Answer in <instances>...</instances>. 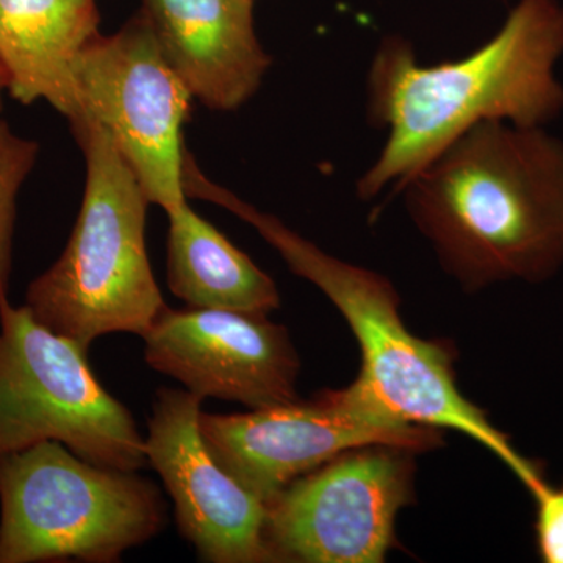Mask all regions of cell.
Masks as SVG:
<instances>
[{
  "instance_id": "cell-1",
  "label": "cell",
  "mask_w": 563,
  "mask_h": 563,
  "mask_svg": "<svg viewBox=\"0 0 563 563\" xmlns=\"http://www.w3.org/2000/svg\"><path fill=\"white\" fill-rule=\"evenodd\" d=\"M563 5L518 0L501 29L461 60L426 66L413 44L388 36L377 47L366 81V113L387 140L357 181L363 201L376 198L432 161L474 125L504 121L544 128L561 117Z\"/></svg>"
},
{
  "instance_id": "cell-11",
  "label": "cell",
  "mask_w": 563,
  "mask_h": 563,
  "mask_svg": "<svg viewBox=\"0 0 563 563\" xmlns=\"http://www.w3.org/2000/svg\"><path fill=\"white\" fill-rule=\"evenodd\" d=\"M203 399L163 387L152 404L146 461L172 496L177 526L203 562L268 563L266 506L217 462L203 442Z\"/></svg>"
},
{
  "instance_id": "cell-9",
  "label": "cell",
  "mask_w": 563,
  "mask_h": 563,
  "mask_svg": "<svg viewBox=\"0 0 563 563\" xmlns=\"http://www.w3.org/2000/svg\"><path fill=\"white\" fill-rule=\"evenodd\" d=\"M415 453L373 444L336 455L265 503L276 562L380 563L415 499Z\"/></svg>"
},
{
  "instance_id": "cell-14",
  "label": "cell",
  "mask_w": 563,
  "mask_h": 563,
  "mask_svg": "<svg viewBox=\"0 0 563 563\" xmlns=\"http://www.w3.org/2000/svg\"><path fill=\"white\" fill-rule=\"evenodd\" d=\"M168 287L192 309L268 317L279 309L276 282L188 202L168 211Z\"/></svg>"
},
{
  "instance_id": "cell-15",
  "label": "cell",
  "mask_w": 563,
  "mask_h": 563,
  "mask_svg": "<svg viewBox=\"0 0 563 563\" xmlns=\"http://www.w3.org/2000/svg\"><path fill=\"white\" fill-rule=\"evenodd\" d=\"M38 155L40 144L35 140L18 135L0 118V306L10 301L18 195Z\"/></svg>"
},
{
  "instance_id": "cell-13",
  "label": "cell",
  "mask_w": 563,
  "mask_h": 563,
  "mask_svg": "<svg viewBox=\"0 0 563 563\" xmlns=\"http://www.w3.org/2000/svg\"><path fill=\"white\" fill-rule=\"evenodd\" d=\"M96 0H0V70L22 106L44 101L69 122L79 114L74 66L99 35Z\"/></svg>"
},
{
  "instance_id": "cell-16",
  "label": "cell",
  "mask_w": 563,
  "mask_h": 563,
  "mask_svg": "<svg viewBox=\"0 0 563 563\" xmlns=\"http://www.w3.org/2000/svg\"><path fill=\"white\" fill-rule=\"evenodd\" d=\"M536 499V537L540 559L563 563V483L558 487L544 484L533 493Z\"/></svg>"
},
{
  "instance_id": "cell-17",
  "label": "cell",
  "mask_w": 563,
  "mask_h": 563,
  "mask_svg": "<svg viewBox=\"0 0 563 563\" xmlns=\"http://www.w3.org/2000/svg\"><path fill=\"white\" fill-rule=\"evenodd\" d=\"M7 95L5 80H3L2 70H0V111H2L3 107V96Z\"/></svg>"
},
{
  "instance_id": "cell-12",
  "label": "cell",
  "mask_w": 563,
  "mask_h": 563,
  "mask_svg": "<svg viewBox=\"0 0 563 563\" xmlns=\"http://www.w3.org/2000/svg\"><path fill=\"white\" fill-rule=\"evenodd\" d=\"M177 76L207 109L244 106L272 68L254 25V0H141Z\"/></svg>"
},
{
  "instance_id": "cell-4",
  "label": "cell",
  "mask_w": 563,
  "mask_h": 563,
  "mask_svg": "<svg viewBox=\"0 0 563 563\" xmlns=\"http://www.w3.org/2000/svg\"><path fill=\"white\" fill-rule=\"evenodd\" d=\"M69 125L87 166L84 199L65 251L29 285L25 306L88 351L109 333L143 335L166 302L147 254L146 192L101 125Z\"/></svg>"
},
{
  "instance_id": "cell-8",
  "label": "cell",
  "mask_w": 563,
  "mask_h": 563,
  "mask_svg": "<svg viewBox=\"0 0 563 563\" xmlns=\"http://www.w3.org/2000/svg\"><path fill=\"white\" fill-rule=\"evenodd\" d=\"M199 428L222 468L263 503L346 451L387 444L420 453L442 443V431L396 420L354 384L247 413L202 412Z\"/></svg>"
},
{
  "instance_id": "cell-5",
  "label": "cell",
  "mask_w": 563,
  "mask_h": 563,
  "mask_svg": "<svg viewBox=\"0 0 563 563\" xmlns=\"http://www.w3.org/2000/svg\"><path fill=\"white\" fill-rule=\"evenodd\" d=\"M166 523L161 488L136 472L58 442L0 457V563L120 562Z\"/></svg>"
},
{
  "instance_id": "cell-6",
  "label": "cell",
  "mask_w": 563,
  "mask_h": 563,
  "mask_svg": "<svg viewBox=\"0 0 563 563\" xmlns=\"http://www.w3.org/2000/svg\"><path fill=\"white\" fill-rule=\"evenodd\" d=\"M87 352L25 303L0 306V457L58 442L107 468L146 465L131 410L96 379Z\"/></svg>"
},
{
  "instance_id": "cell-7",
  "label": "cell",
  "mask_w": 563,
  "mask_h": 563,
  "mask_svg": "<svg viewBox=\"0 0 563 563\" xmlns=\"http://www.w3.org/2000/svg\"><path fill=\"white\" fill-rule=\"evenodd\" d=\"M76 120L101 125L151 203L187 202L184 125L195 98L162 54L143 11L113 35L99 33L74 66ZM70 121V122H73Z\"/></svg>"
},
{
  "instance_id": "cell-10",
  "label": "cell",
  "mask_w": 563,
  "mask_h": 563,
  "mask_svg": "<svg viewBox=\"0 0 563 563\" xmlns=\"http://www.w3.org/2000/svg\"><path fill=\"white\" fill-rule=\"evenodd\" d=\"M155 372L188 391L266 409L298 401L301 361L287 328L268 317L166 306L141 335Z\"/></svg>"
},
{
  "instance_id": "cell-3",
  "label": "cell",
  "mask_w": 563,
  "mask_h": 563,
  "mask_svg": "<svg viewBox=\"0 0 563 563\" xmlns=\"http://www.w3.org/2000/svg\"><path fill=\"white\" fill-rule=\"evenodd\" d=\"M187 198L202 199L251 224L279 252L296 276L312 282L340 310L357 339L362 368L355 387L396 420L450 429L476 440L520 479L528 492L547 484L539 463L518 453L509 437L459 390L448 344L413 335L399 313L398 291L383 274L340 261L303 239L279 218L210 180L191 154L184 163Z\"/></svg>"
},
{
  "instance_id": "cell-2",
  "label": "cell",
  "mask_w": 563,
  "mask_h": 563,
  "mask_svg": "<svg viewBox=\"0 0 563 563\" xmlns=\"http://www.w3.org/2000/svg\"><path fill=\"white\" fill-rule=\"evenodd\" d=\"M399 188L463 290L540 284L563 266V141L544 128L481 122Z\"/></svg>"
}]
</instances>
